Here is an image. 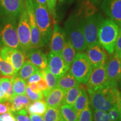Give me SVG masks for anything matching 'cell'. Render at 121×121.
<instances>
[{
  "label": "cell",
  "instance_id": "33",
  "mask_svg": "<svg viewBox=\"0 0 121 121\" xmlns=\"http://www.w3.org/2000/svg\"><path fill=\"white\" fill-rule=\"evenodd\" d=\"M110 121H121V100L108 112Z\"/></svg>",
  "mask_w": 121,
  "mask_h": 121
},
{
  "label": "cell",
  "instance_id": "35",
  "mask_svg": "<svg viewBox=\"0 0 121 121\" xmlns=\"http://www.w3.org/2000/svg\"><path fill=\"white\" fill-rule=\"evenodd\" d=\"M26 95L29 98L31 103L37 102V101L42 100L44 99V96L43 93L41 91L38 92H34L31 90L28 85L27 84L26 89Z\"/></svg>",
  "mask_w": 121,
  "mask_h": 121
},
{
  "label": "cell",
  "instance_id": "14",
  "mask_svg": "<svg viewBox=\"0 0 121 121\" xmlns=\"http://www.w3.org/2000/svg\"><path fill=\"white\" fill-rule=\"evenodd\" d=\"M107 81L106 63L93 69L88 82L86 84L87 90L96 91L102 88Z\"/></svg>",
  "mask_w": 121,
  "mask_h": 121
},
{
  "label": "cell",
  "instance_id": "46",
  "mask_svg": "<svg viewBox=\"0 0 121 121\" xmlns=\"http://www.w3.org/2000/svg\"><path fill=\"white\" fill-rule=\"evenodd\" d=\"M4 96H5V93L4 92V91L3 90V89L1 86H0V99H3L4 100L6 101L5 99H4Z\"/></svg>",
  "mask_w": 121,
  "mask_h": 121
},
{
  "label": "cell",
  "instance_id": "22",
  "mask_svg": "<svg viewBox=\"0 0 121 121\" xmlns=\"http://www.w3.org/2000/svg\"><path fill=\"white\" fill-rule=\"evenodd\" d=\"M40 71L37 66L31 62L29 60H26L22 66V69H20L19 72L16 75L18 76L26 82L27 80L31 76L34 75Z\"/></svg>",
  "mask_w": 121,
  "mask_h": 121
},
{
  "label": "cell",
  "instance_id": "3",
  "mask_svg": "<svg viewBox=\"0 0 121 121\" xmlns=\"http://www.w3.org/2000/svg\"><path fill=\"white\" fill-rule=\"evenodd\" d=\"M66 38L70 41L76 51L83 52L87 45L83 31L82 16L80 13H75L68 18L65 23Z\"/></svg>",
  "mask_w": 121,
  "mask_h": 121
},
{
  "label": "cell",
  "instance_id": "45",
  "mask_svg": "<svg viewBox=\"0 0 121 121\" xmlns=\"http://www.w3.org/2000/svg\"><path fill=\"white\" fill-rule=\"evenodd\" d=\"M29 86L31 89V90L34 92L39 91L38 90V87L37 83H29V84H27Z\"/></svg>",
  "mask_w": 121,
  "mask_h": 121
},
{
  "label": "cell",
  "instance_id": "5",
  "mask_svg": "<svg viewBox=\"0 0 121 121\" xmlns=\"http://www.w3.org/2000/svg\"><path fill=\"white\" fill-rule=\"evenodd\" d=\"M17 22L15 19L0 18V39L3 46L22 51L17 34Z\"/></svg>",
  "mask_w": 121,
  "mask_h": 121
},
{
  "label": "cell",
  "instance_id": "11",
  "mask_svg": "<svg viewBox=\"0 0 121 121\" xmlns=\"http://www.w3.org/2000/svg\"><path fill=\"white\" fill-rule=\"evenodd\" d=\"M107 81L105 85L118 86L121 76V58L113 53L106 62Z\"/></svg>",
  "mask_w": 121,
  "mask_h": 121
},
{
  "label": "cell",
  "instance_id": "25",
  "mask_svg": "<svg viewBox=\"0 0 121 121\" xmlns=\"http://www.w3.org/2000/svg\"><path fill=\"white\" fill-rule=\"evenodd\" d=\"M89 101V98L87 89H86L85 85H84L82 88L81 89L79 95L78 96L73 104L74 108L78 113V118Z\"/></svg>",
  "mask_w": 121,
  "mask_h": 121
},
{
  "label": "cell",
  "instance_id": "50",
  "mask_svg": "<svg viewBox=\"0 0 121 121\" xmlns=\"http://www.w3.org/2000/svg\"><path fill=\"white\" fill-rule=\"evenodd\" d=\"M0 102H5V101L3 99H0Z\"/></svg>",
  "mask_w": 121,
  "mask_h": 121
},
{
  "label": "cell",
  "instance_id": "30",
  "mask_svg": "<svg viewBox=\"0 0 121 121\" xmlns=\"http://www.w3.org/2000/svg\"><path fill=\"white\" fill-rule=\"evenodd\" d=\"M0 75L6 77L15 76L14 69L11 63L4 60L0 54Z\"/></svg>",
  "mask_w": 121,
  "mask_h": 121
},
{
  "label": "cell",
  "instance_id": "34",
  "mask_svg": "<svg viewBox=\"0 0 121 121\" xmlns=\"http://www.w3.org/2000/svg\"><path fill=\"white\" fill-rule=\"evenodd\" d=\"M78 121H93V113L89 101L78 117Z\"/></svg>",
  "mask_w": 121,
  "mask_h": 121
},
{
  "label": "cell",
  "instance_id": "20",
  "mask_svg": "<svg viewBox=\"0 0 121 121\" xmlns=\"http://www.w3.org/2000/svg\"><path fill=\"white\" fill-rule=\"evenodd\" d=\"M80 83L77 81L70 71H69L64 75L58 78L57 87L67 91L69 89L78 85Z\"/></svg>",
  "mask_w": 121,
  "mask_h": 121
},
{
  "label": "cell",
  "instance_id": "18",
  "mask_svg": "<svg viewBox=\"0 0 121 121\" xmlns=\"http://www.w3.org/2000/svg\"><path fill=\"white\" fill-rule=\"evenodd\" d=\"M27 57L28 60L40 70H44L48 68V58L40 48H32Z\"/></svg>",
  "mask_w": 121,
  "mask_h": 121
},
{
  "label": "cell",
  "instance_id": "37",
  "mask_svg": "<svg viewBox=\"0 0 121 121\" xmlns=\"http://www.w3.org/2000/svg\"><path fill=\"white\" fill-rule=\"evenodd\" d=\"M93 121H110L107 112L101 110L91 109Z\"/></svg>",
  "mask_w": 121,
  "mask_h": 121
},
{
  "label": "cell",
  "instance_id": "29",
  "mask_svg": "<svg viewBox=\"0 0 121 121\" xmlns=\"http://www.w3.org/2000/svg\"><path fill=\"white\" fill-rule=\"evenodd\" d=\"M12 84L15 96L26 94L27 83L22 78L17 75L13 76L12 78Z\"/></svg>",
  "mask_w": 121,
  "mask_h": 121
},
{
  "label": "cell",
  "instance_id": "38",
  "mask_svg": "<svg viewBox=\"0 0 121 121\" xmlns=\"http://www.w3.org/2000/svg\"><path fill=\"white\" fill-rule=\"evenodd\" d=\"M42 79H44V71L40 70L37 73L30 77L27 80V84L29 83H37ZM45 80V79H44Z\"/></svg>",
  "mask_w": 121,
  "mask_h": 121
},
{
  "label": "cell",
  "instance_id": "52",
  "mask_svg": "<svg viewBox=\"0 0 121 121\" xmlns=\"http://www.w3.org/2000/svg\"><path fill=\"white\" fill-rule=\"evenodd\" d=\"M63 121V119H62V118H60V121Z\"/></svg>",
  "mask_w": 121,
  "mask_h": 121
},
{
  "label": "cell",
  "instance_id": "9",
  "mask_svg": "<svg viewBox=\"0 0 121 121\" xmlns=\"http://www.w3.org/2000/svg\"><path fill=\"white\" fill-rule=\"evenodd\" d=\"M24 1L28 12L29 20L30 30H31V47L32 48H40L43 47L45 45V44L36 22L33 0H24Z\"/></svg>",
  "mask_w": 121,
  "mask_h": 121
},
{
  "label": "cell",
  "instance_id": "10",
  "mask_svg": "<svg viewBox=\"0 0 121 121\" xmlns=\"http://www.w3.org/2000/svg\"><path fill=\"white\" fill-rule=\"evenodd\" d=\"M0 54L4 60L11 63L14 69L16 75L26 60V56L21 50L2 46L0 49Z\"/></svg>",
  "mask_w": 121,
  "mask_h": 121
},
{
  "label": "cell",
  "instance_id": "40",
  "mask_svg": "<svg viewBox=\"0 0 121 121\" xmlns=\"http://www.w3.org/2000/svg\"><path fill=\"white\" fill-rule=\"evenodd\" d=\"M57 0H47V7L50 14L53 17H55L56 16V8Z\"/></svg>",
  "mask_w": 121,
  "mask_h": 121
},
{
  "label": "cell",
  "instance_id": "2",
  "mask_svg": "<svg viewBox=\"0 0 121 121\" xmlns=\"http://www.w3.org/2000/svg\"><path fill=\"white\" fill-rule=\"evenodd\" d=\"M82 16L83 31L87 47L99 43L98 34L100 24L104 20L102 15L96 11L93 4L84 9Z\"/></svg>",
  "mask_w": 121,
  "mask_h": 121
},
{
  "label": "cell",
  "instance_id": "43",
  "mask_svg": "<svg viewBox=\"0 0 121 121\" xmlns=\"http://www.w3.org/2000/svg\"><path fill=\"white\" fill-rule=\"evenodd\" d=\"M1 115L2 116L4 121H16L15 117H13L11 113H6Z\"/></svg>",
  "mask_w": 121,
  "mask_h": 121
},
{
  "label": "cell",
  "instance_id": "23",
  "mask_svg": "<svg viewBox=\"0 0 121 121\" xmlns=\"http://www.w3.org/2000/svg\"><path fill=\"white\" fill-rule=\"evenodd\" d=\"M76 53V51L73 47V45L69 39L66 38L64 47L62 51L61 55L65 62L70 67L75 59Z\"/></svg>",
  "mask_w": 121,
  "mask_h": 121
},
{
  "label": "cell",
  "instance_id": "48",
  "mask_svg": "<svg viewBox=\"0 0 121 121\" xmlns=\"http://www.w3.org/2000/svg\"><path fill=\"white\" fill-rule=\"evenodd\" d=\"M58 1L60 3H63V2H64L66 0H58Z\"/></svg>",
  "mask_w": 121,
  "mask_h": 121
},
{
  "label": "cell",
  "instance_id": "6",
  "mask_svg": "<svg viewBox=\"0 0 121 121\" xmlns=\"http://www.w3.org/2000/svg\"><path fill=\"white\" fill-rule=\"evenodd\" d=\"M93 71L91 65L86 54L83 52L76 53L70 67V71L80 84H86Z\"/></svg>",
  "mask_w": 121,
  "mask_h": 121
},
{
  "label": "cell",
  "instance_id": "17",
  "mask_svg": "<svg viewBox=\"0 0 121 121\" xmlns=\"http://www.w3.org/2000/svg\"><path fill=\"white\" fill-rule=\"evenodd\" d=\"M66 40V35L65 30L58 24H54L50 40L51 52L61 54Z\"/></svg>",
  "mask_w": 121,
  "mask_h": 121
},
{
  "label": "cell",
  "instance_id": "41",
  "mask_svg": "<svg viewBox=\"0 0 121 121\" xmlns=\"http://www.w3.org/2000/svg\"><path fill=\"white\" fill-rule=\"evenodd\" d=\"M114 53L121 58V28H119L118 37L117 38L114 48Z\"/></svg>",
  "mask_w": 121,
  "mask_h": 121
},
{
  "label": "cell",
  "instance_id": "15",
  "mask_svg": "<svg viewBox=\"0 0 121 121\" xmlns=\"http://www.w3.org/2000/svg\"><path fill=\"white\" fill-rule=\"evenodd\" d=\"M86 54L93 69L105 64L108 60V56L104 48L99 43L88 47Z\"/></svg>",
  "mask_w": 121,
  "mask_h": 121
},
{
  "label": "cell",
  "instance_id": "36",
  "mask_svg": "<svg viewBox=\"0 0 121 121\" xmlns=\"http://www.w3.org/2000/svg\"><path fill=\"white\" fill-rule=\"evenodd\" d=\"M11 113L15 117L16 121H31L30 117L28 115V112L26 108H24L19 111Z\"/></svg>",
  "mask_w": 121,
  "mask_h": 121
},
{
  "label": "cell",
  "instance_id": "1",
  "mask_svg": "<svg viewBox=\"0 0 121 121\" xmlns=\"http://www.w3.org/2000/svg\"><path fill=\"white\" fill-rule=\"evenodd\" d=\"M87 91L91 109L108 112L121 100V91L118 86H110L105 85L96 91Z\"/></svg>",
  "mask_w": 121,
  "mask_h": 121
},
{
  "label": "cell",
  "instance_id": "8",
  "mask_svg": "<svg viewBox=\"0 0 121 121\" xmlns=\"http://www.w3.org/2000/svg\"><path fill=\"white\" fill-rule=\"evenodd\" d=\"M17 34L22 52L27 56L32 47L31 44V30L29 20L24 2L18 19Z\"/></svg>",
  "mask_w": 121,
  "mask_h": 121
},
{
  "label": "cell",
  "instance_id": "13",
  "mask_svg": "<svg viewBox=\"0 0 121 121\" xmlns=\"http://www.w3.org/2000/svg\"><path fill=\"white\" fill-rule=\"evenodd\" d=\"M48 68L58 78L69 70L70 66L65 62L60 53L50 52L48 55Z\"/></svg>",
  "mask_w": 121,
  "mask_h": 121
},
{
  "label": "cell",
  "instance_id": "47",
  "mask_svg": "<svg viewBox=\"0 0 121 121\" xmlns=\"http://www.w3.org/2000/svg\"><path fill=\"white\" fill-rule=\"evenodd\" d=\"M118 85H119V87H120V89H121V78H120V80H119V81Z\"/></svg>",
  "mask_w": 121,
  "mask_h": 121
},
{
  "label": "cell",
  "instance_id": "19",
  "mask_svg": "<svg viewBox=\"0 0 121 121\" xmlns=\"http://www.w3.org/2000/svg\"><path fill=\"white\" fill-rule=\"evenodd\" d=\"M66 94V91L58 87L53 89L48 96L45 98L47 107L60 108V106L63 104Z\"/></svg>",
  "mask_w": 121,
  "mask_h": 121
},
{
  "label": "cell",
  "instance_id": "26",
  "mask_svg": "<svg viewBox=\"0 0 121 121\" xmlns=\"http://www.w3.org/2000/svg\"><path fill=\"white\" fill-rule=\"evenodd\" d=\"M29 115L37 114L43 116L47 109V105L44 100L31 103L26 108Z\"/></svg>",
  "mask_w": 121,
  "mask_h": 121
},
{
  "label": "cell",
  "instance_id": "49",
  "mask_svg": "<svg viewBox=\"0 0 121 121\" xmlns=\"http://www.w3.org/2000/svg\"><path fill=\"white\" fill-rule=\"evenodd\" d=\"M2 46H3V45L2 44V43H1V39H0V49H1V48H2Z\"/></svg>",
  "mask_w": 121,
  "mask_h": 121
},
{
  "label": "cell",
  "instance_id": "39",
  "mask_svg": "<svg viewBox=\"0 0 121 121\" xmlns=\"http://www.w3.org/2000/svg\"><path fill=\"white\" fill-rule=\"evenodd\" d=\"M12 112V105L10 102H0V115Z\"/></svg>",
  "mask_w": 121,
  "mask_h": 121
},
{
  "label": "cell",
  "instance_id": "44",
  "mask_svg": "<svg viewBox=\"0 0 121 121\" xmlns=\"http://www.w3.org/2000/svg\"><path fill=\"white\" fill-rule=\"evenodd\" d=\"M29 117L30 118V119H31V121H44L43 118L42 117L43 116L39 114H31L30 115Z\"/></svg>",
  "mask_w": 121,
  "mask_h": 121
},
{
  "label": "cell",
  "instance_id": "7",
  "mask_svg": "<svg viewBox=\"0 0 121 121\" xmlns=\"http://www.w3.org/2000/svg\"><path fill=\"white\" fill-rule=\"evenodd\" d=\"M33 2L36 22L47 45L51 40L52 33L50 13L47 6L39 4L35 0Z\"/></svg>",
  "mask_w": 121,
  "mask_h": 121
},
{
  "label": "cell",
  "instance_id": "42",
  "mask_svg": "<svg viewBox=\"0 0 121 121\" xmlns=\"http://www.w3.org/2000/svg\"><path fill=\"white\" fill-rule=\"evenodd\" d=\"M37 85L39 91H43L48 88V85L44 79H42L39 82H38Z\"/></svg>",
  "mask_w": 121,
  "mask_h": 121
},
{
  "label": "cell",
  "instance_id": "51",
  "mask_svg": "<svg viewBox=\"0 0 121 121\" xmlns=\"http://www.w3.org/2000/svg\"><path fill=\"white\" fill-rule=\"evenodd\" d=\"M1 78H0V85H1Z\"/></svg>",
  "mask_w": 121,
  "mask_h": 121
},
{
  "label": "cell",
  "instance_id": "31",
  "mask_svg": "<svg viewBox=\"0 0 121 121\" xmlns=\"http://www.w3.org/2000/svg\"><path fill=\"white\" fill-rule=\"evenodd\" d=\"M60 118V108L47 107V109L43 116L44 121H59Z\"/></svg>",
  "mask_w": 121,
  "mask_h": 121
},
{
  "label": "cell",
  "instance_id": "24",
  "mask_svg": "<svg viewBox=\"0 0 121 121\" xmlns=\"http://www.w3.org/2000/svg\"><path fill=\"white\" fill-rule=\"evenodd\" d=\"M61 118L64 121H78V116L73 105L63 104L60 108Z\"/></svg>",
  "mask_w": 121,
  "mask_h": 121
},
{
  "label": "cell",
  "instance_id": "32",
  "mask_svg": "<svg viewBox=\"0 0 121 121\" xmlns=\"http://www.w3.org/2000/svg\"><path fill=\"white\" fill-rule=\"evenodd\" d=\"M44 79L48 85V90L51 91L53 89L57 87L58 78L50 71L48 68L44 69Z\"/></svg>",
  "mask_w": 121,
  "mask_h": 121
},
{
  "label": "cell",
  "instance_id": "28",
  "mask_svg": "<svg viewBox=\"0 0 121 121\" xmlns=\"http://www.w3.org/2000/svg\"><path fill=\"white\" fill-rule=\"evenodd\" d=\"M12 78L13 77H6L1 78V86L5 93V99L6 102H9L13 97H14V92L12 84Z\"/></svg>",
  "mask_w": 121,
  "mask_h": 121
},
{
  "label": "cell",
  "instance_id": "16",
  "mask_svg": "<svg viewBox=\"0 0 121 121\" xmlns=\"http://www.w3.org/2000/svg\"><path fill=\"white\" fill-rule=\"evenodd\" d=\"M101 7L109 19L121 28V0H103Z\"/></svg>",
  "mask_w": 121,
  "mask_h": 121
},
{
  "label": "cell",
  "instance_id": "21",
  "mask_svg": "<svg viewBox=\"0 0 121 121\" xmlns=\"http://www.w3.org/2000/svg\"><path fill=\"white\" fill-rule=\"evenodd\" d=\"M12 105L11 113L17 112L24 108H26L31 103L29 98L25 94L15 95L9 101Z\"/></svg>",
  "mask_w": 121,
  "mask_h": 121
},
{
  "label": "cell",
  "instance_id": "12",
  "mask_svg": "<svg viewBox=\"0 0 121 121\" xmlns=\"http://www.w3.org/2000/svg\"><path fill=\"white\" fill-rule=\"evenodd\" d=\"M24 2V0H0V18L18 21Z\"/></svg>",
  "mask_w": 121,
  "mask_h": 121
},
{
  "label": "cell",
  "instance_id": "27",
  "mask_svg": "<svg viewBox=\"0 0 121 121\" xmlns=\"http://www.w3.org/2000/svg\"><path fill=\"white\" fill-rule=\"evenodd\" d=\"M84 85V84H79L78 85L67 90L63 101V104L73 105Z\"/></svg>",
  "mask_w": 121,
  "mask_h": 121
},
{
  "label": "cell",
  "instance_id": "4",
  "mask_svg": "<svg viewBox=\"0 0 121 121\" xmlns=\"http://www.w3.org/2000/svg\"><path fill=\"white\" fill-rule=\"evenodd\" d=\"M119 32V27L109 19H104L98 34L99 43L110 55L114 53L115 45Z\"/></svg>",
  "mask_w": 121,
  "mask_h": 121
}]
</instances>
